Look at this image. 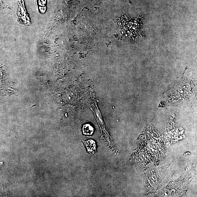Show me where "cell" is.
Listing matches in <instances>:
<instances>
[{"label": "cell", "mask_w": 197, "mask_h": 197, "mask_svg": "<svg viewBox=\"0 0 197 197\" xmlns=\"http://www.w3.org/2000/svg\"><path fill=\"white\" fill-rule=\"evenodd\" d=\"M134 20H128L123 17L118 20V36L119 38H126L134 40L137 36L140 35V28H138V25H134L135 22Z\"/></svg>", "instance_id": "cell-1"}, {"label": "cell", "mask_w": 197, "mask_h": 197, "mask_svg": "<svg viewBox=\"0 0 197 197\" xmlns=\"http://www.w3.org/2000/svg\"><path fill=\"white\" fill-rule=\"evenodd\" d=\"M84 142L85 146L89 153L93 154L96 152V145L95 141L90 140L84 141Z\"/></svg>", "instance_id": "cell-2"}, {"label": "cell", "mask_w": 197, "mask_h": 197, "mask_svg": "<svg viewBox=\"0 0 197 197\" xmlns=\"http://www.w3.org/2000/svg\"><path fill=\"white\" fill-rule=\"evenodd\" d=\"M94 128L90 124H86L83 126V133L85 135H92L94 133Z\"/></svg>", "instance_id": "cell-3"}]
</instances>
